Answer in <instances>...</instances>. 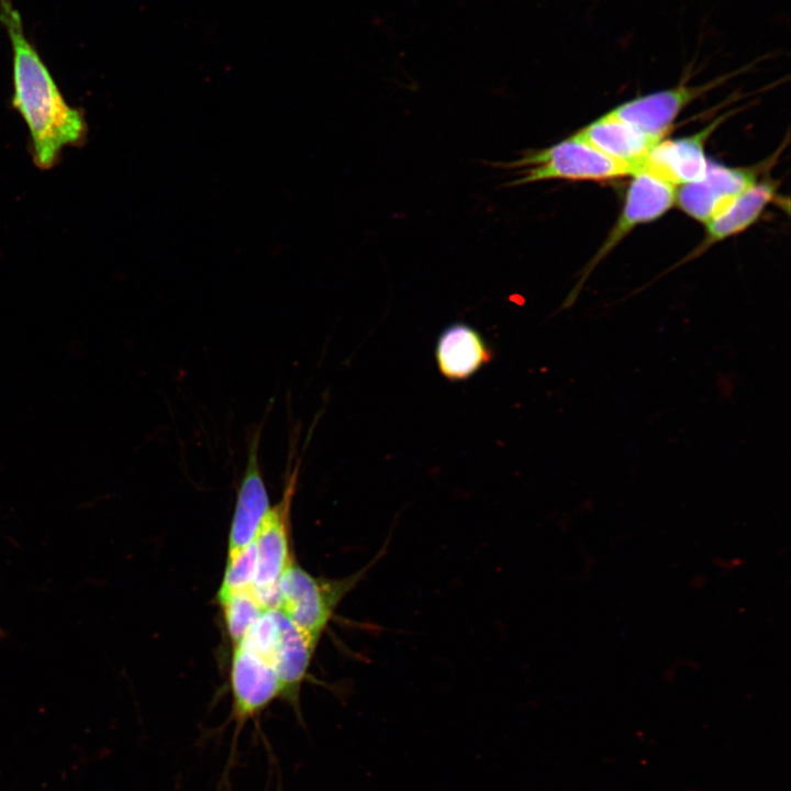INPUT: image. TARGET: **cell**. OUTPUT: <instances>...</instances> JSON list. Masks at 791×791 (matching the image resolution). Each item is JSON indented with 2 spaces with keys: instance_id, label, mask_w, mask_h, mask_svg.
Returning <instances> with one entry per match:
<instances>
[{
  "instance_id": "52a82bcc",
  "label": "cell",
  "mask_w": 791,
  "mask_h": 791,
  "mask_svg": "<svg viewBox=\"0 0 791 791\" xmlns=\"http://www.w3.org/2000/svg\"><path fill=\"white\" fill-rule=\"evenodd\" d=\"M740 71H735L700 86L684 82L626 101L606 114L654 137L662 138L678 114L693 100L720 86Z\"/></svg>"
},
{
  "instance_id": "5b68a950",
  "label": "cell",
  "mask_w": 791,
  "mask_h": 791,
  "mask_svg": "<svg viewBox=\"0 0 791 791\" xmlns=\"http://www.w3.org/2000/svg\"><path fill=\"white\" fill-rule=\"evenodd\" d=\"M676 186L645 171L633 175L626 192L623 210L615 226L608 235L602 247L588 265L578 286L570 293L565 307L573 303L579 289L590 271L604 258L636 225L661 216L676 202Z\"/></svg>"
},
{
  "instance_id": "4fadbf2b",
  "label": "cell",
  "mask_w": 791,
  "mask_h": 791,
  "mask_svg": "<svg viewBox=\"0 0 791 791\" xmlns=\"http://www.w3.org/2000/svg\"><path fill=\"white\" fill-rule=\"evenodd\" d=\"M278 624V638L271 664L281 683V695L297 703L299 688L307 676L317 640L299 628L279 610Z\"/></svg>"
},
{
  "instance_id": "30bf717a",
  "label": "cell",
  "mask_w": 791,
  "mask_h": 791,
  "mask_svg": "<svg viewBox=\"0 0 791 791\" xmlns=\"http://www.w3.org/2000/svg\"><path fill=\"white\" fill-rule=\"evenodd\" d=\"M725 116L718 118L691 136L658 142L649 152L640 170L673 186L700 180L708 165L704 143Z\"/></svg>"
},
{
  "instance_id": "e0dca14e",
  "label": "cell",
  "mask_w": 791,
  "mask_h": 791,
  "mask_svg": "<svg viewBox=\"0 0 791 791\" xmlns=\"http://www.w3.org/2000/svg\"><path fill=\"white\" fill-rule=\"evenodd\" d=\"M278 631V609L266 610L239 644L253 649L271 662Z\"/></svg>"
},
{
  "instance_id": "8fae6325",
  "label": "cell",
  "mask_w": 791,
  "mask_h": 791,
  "mask_svg": "<svg viewBox=\"0 0 791 791\" xmlns=\"http://www.w3.org/2000/svg\"><path fill=\"white\" fill-rule=\"evenodd\" d=\"M575 135L605 156L628 165L634 174L640 170L651 148L661 141L606 113Z\"/></svg>"
},
{
  "instance_id": "2e32d148",
  "label": "cell",
  "mask_w": 791,
  "mask_h": 791,
  "mask_svg": "<svg viewBox=\"0 0 791 791\" xmlns=\"http://www.w3.org/2000/svg\"><path fill=\"white\" fill-rule=\"evenodd\" d=\"M257 555L255 543L227 555V564L219 589L218 599L252 589L256 576Z\"/></svg>"
},
{
  "instance_id": "7c38bea8",
  "label": "cell",
  "mask_w": 791,
  "mask_h": 791,
  "mask_svg": "<svg viewBox=\"0 0 791 791\" xmlns=\"http://www.w3.org/2000/svg\"><path fill=\"white\" fill-rule=\"evenodd\" d=\"M435 357L446 379L460 381L487 365L492 358V349L477 330L465 323H455L439 335Z\"/></svg>"
},
{
  "instance_id": "ba28073f",
  "label": "cell",
  "mask_w": 791,
  "mask_h": 791,
  "mask_svg": "<svg viewBox=\"0 0 791 791\" xmlns=\"http://www.w3.org/2000/svg\"><path fill=\"white\" fill-rule=\"evenodd\" d=\"M755 182L756 174L750 169L708 160L704 176L682 185L676 191V202L691 218L708 223Z\"/></svg>"
},
{
  "instance_id": "9c48e42d",
  "label": "cell",
  "mask_w": 791,
  "mask_h": 791,
  "mask_svg": "<svg viewBox=\"0 0 791 791\" xmlns=\"http://www.w3.org/2000/svg\"><path fill=\"white\" fill-rule=\"evenodd\" d=\"M260 430L254 434L247 453V464L238 486L235 509L229 533V555L250 545L270 509L268 491L259 465Z\"/></svg>"
},
{
  "instance_id": "3957f363",
  "label": "cell",
  "mask_w": 791,
  "mask_h": 791,
  "mask_svg": "<svg viewBox=\"0 0 791 791\" xmlns=\"http://www.w3.org/2000/svg\"><path fill=\"white\" fill-rule=\"evenodd\" d=\"M289 453L282 497L270 506L254 541L257 565L250 591L266 610L278 608L279 580L293 561L290 555V514L302 458L293 446Z\"/></svg>"
},
{
  "instance_id": "ac0fdd59",
  "label": "cell",
  "mask_w": 791,
  "mask_h": 791,
  "mask_svg": "<svg viewBox=\"0 0 791 791\" xmlns=\"http://www.w3.org/2000/svg\"><path fill=\"white\" fill-rule=\"evenodd\" d=\"M2 635H3V631H2V628H1V626H0V637H1Z\"/></svg>"
},
{
  "instance_id": "9a60e30c",
  "label": "cell",
  "mask_w": 791,
  "mask_h": 791,
  "mask_svg": "<svg viewBox=\"0 0 791 791\" xmlns=\"http://www.w3.org/2000/svg\"><path fill=\"white\" fill-rule=\"evenodd\" d=\"M222 606L229 637L233 647L238 645L249 628L266 611L252 591H243L219 600Z\"/></svg>"
},
{
  "instance_id": "277c9868",
  "label": "cell",
  "mask_w": 791,
  "mask_h": 791,
  "mask_svg": "<svg viewBox=\"0 0 791 791\" xmlns=\"http://www.w3.org/2000/svg\"><path fill=\"white\" fill-rule=\"evenodd\" d=\"M386 548L361 570L343 579L316 578L292 561L279 580L278 610L319 642L338 603L380 560Z\"/></svg>"
},
{
  "instance_id": "8992f818",
  "label": "cell",
  "mask_w": 791,
  "mask_h": 791,
  "mask_svg": "<svg viewBox=\"0 0 791 791\" xmlns=\"http://www.w3.org/2000/svg\"><path fill=\"white\" fill-rule=\"evenodd\" d=\"M230 676L236 742L245 722L281 695L282 688L272 664L243 644L234 646Z\"/></svg>"
},
{
  "instance_id": "5bb4252c",
  "label": "cell",
  "mask_w": 791,
  "mask_h": 791,
  "mask_svg": "<svg viewBox=\"0 0 791 791\" xmlns=\"http://www.w3.org/2000/svg\"><path fill=\"white\" fill-rule=\"evenodd\" d=\"M776 189L773 182L764 181L755 182L743 191L724 211L705 223L704 245L709 246L749 227L756 222L766 205L772 201Z\"/></svg>"
},
{
  "instance_id": "7a4b0ae2",
  "label": "cell",
  "mask_w": 791,
  "mask_h": 791,
  "mask_svg": "<svg viewBox=\"0 0 791 791\" xmlns=\"http://www.w3.org/2000/svg\"><path fill=\"white\" fill-rule=\"evenodd\" d=\"M494 167L521 170L506 186L549 179L605 180L634 175V169L600 153L575 134L549 147L525 151L519 159L493 163Z\"/></svg>"
},
{
  "instance_id": "6da1fadb",
  "label": "cell",
  "mask_w": 791,
  "mask_h": 791,
  "mask_svg": "<svg viewBox=\"0 0 791 791\" xmlns=\"http://www.w3.org/2000/svg\"><path fill=\"white\" fill-rule=\"evenodd\" d=\"M0 22L12 48V105L30 134L34 164L51 169L67 146L86 142L82 112L69 105L36 48L25 36L22 18L11 0H0Z\"/></svg>"
}]
</instances>
